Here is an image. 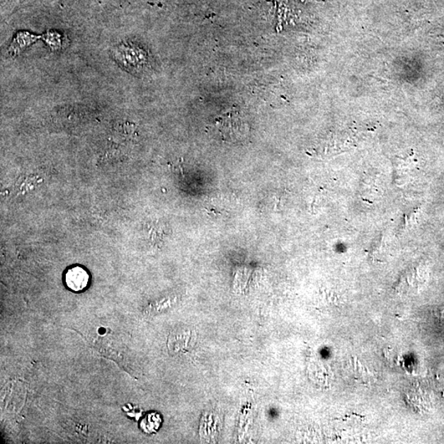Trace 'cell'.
<instances>
[{
    "mask_svg": "<svg viewBox=\"0 0 444 444\" xmlns=\"http://www.w3.org/2000/svg\"><path fill=\"white\" fill-rule=\"evenodd\" d=\"M223 142H242L248 140L249 127L246 119L237 109H232L219 116L213 125Z\"/></svg>",
    "mask_w": 444,
    "mask_h": 444,
    "instance_id": "obj_1",
    "label": "cell"
},
{
    "mask_svg": "<svg viewBox=\"0 0 444 444\" xmlns=\"http://www.w3.org/2000/svg\"><path fill=\"white\" fill-rule=\"evenodd\" d=\"M112 55L121 68L131 74L144 73L149 65L147 51L130 42L116 45L112 50Z\"/></svg>",
    "mask_w": 444,
    "mask_h": 444,
    "instance_id": "obj_2",
    "label": "cell"
},
{
    "mask_svg": "<svg viewBox=\"0 0 444 444\" xmlns=\"http://www.w3.org/2000/svg\"><path fill=\"white\" fill-rule=\"evenodd\" d=\"M90 275L84 268L75 266L65 273V283L73 292H83L89 287Z\"/></svg>",
    "mask_w": 444,
    "mask_h": 444,
    "instance_id": "obj_3",
    "label": "cell"
},
{
    "mask_svg": "<svg viewBox=\"0 0 444 444\" xmlns=\"http://www.w3.org/2000/svg\"><path fill=\"white\" fill-rule=\"evenodd\" d=\"M40 39H42V35H35L27 30H20L14 35L12 42L8 48V53L12 57H15Z\"/></svg>",
    "mask_w": 444,
    "mask_h": 444,
    "instance_id": "obj_4",
    "label": "cell"
},
{
    "mask_svg": "<svg viewBox=\"0 0 444 444\" xmlns=\"http://www.w3.org/2000/svg\"><path fill=\"white\" fill-rule=\"evenodd\" d=\"M42 40L52 51H59L67 47L69 44V39L64 33L58 30H49L42 35Z\"/></svg>",
    "mask_w": 444,
    "mask_h": 444,
    "instance_id": "obj_5",
    "label": "cell"
}]
</instances>
